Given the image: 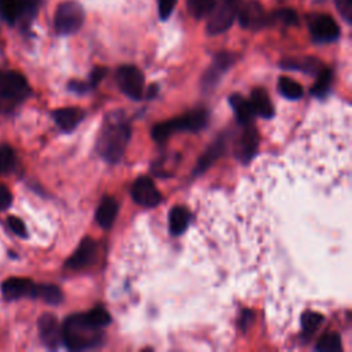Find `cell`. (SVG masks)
Segmentation results:
<instances>
[{
  "instance_id": "4316f807",
  "label": "cell",
  "mask_w": 352,
  "mask_h": 352,
  "mask_svg": "<svg viewBox=\"0 0 352 352\" xmlns=\"http://www.w3.org/2000/svg\"><path fill=\"white\" fill-rule=\"evenodd\" d=\"M278 89L279 92L292 100L300 99L302 96V87L300 85V82H297L296 80L290 78V77H279L278 80Z\"/></svg>"
},
{
  "instance_id": "e0dca14e",
  "label": "cell",
  "mask_w": 352,
  "mask_h": 352,
  "mask_svg": "<svg viewBox=\"0 0 352 352\" xmlns=\"http://www.w3.org/2000/svg\"><path fill=\"white\" fill-rule=\"evenodd\" d=\"M84 117H85V111L78 107H63L52 111V118L55 124L63 132L73 131L82 121Z\"/></svg>"
},
{
  "instance_id": "d590c367",
  "label": "cell",
  "mask_w": 352,
  "mask_h": 352,
  "mask_svg": "<svg viewBox=\"0 0 352 352\" xmlns=\"http://www.w3.org/2000/svg\"><path fill=\"white\" fill-rule=\"evenodd\" d=\"M12 202V194L8 190V187L3 183H0V210H6L10 208Z\"/></svg>"
},
{
  "instance_id": "d6a6232c",
  "label": "cell",
  "mask_w": 352,
  "mask_h": 352,
  "mask_svg": "<svg viewBox=\"0 0 352 352\" xmlns=\"http://www.w3.org/2000/svg\"><path fill=\"white\" fill-rule=\"evenodd\" d=\"M7 224H8V227L11 228V231H12L16 236L28 238V230H26V226H25V223H23L19 217L8 216V219H7Z\"/></svg>"
},
{
  "instance_id": "7402d4cb",
  "label": "cell",
  "mask_w": 352,
  "mask_h": 352,
  "mask_svg": "<svg viewBox=\"0 0 352 352\" xmlns=\"http://www.w3.org/2000/svg\"><path fill=\"white\" fill-rule=\"evenodd\" d=\"M228 102L235 113V117L238 120V122L241 125H246L253 122V117H254V111L252 109V104L248 99H245L242 95L239 94H232L228 98Z\"/></svg>"
},
{
  "instance_id": "30bf717a",
  "label": "cell",
  "mask_w": 352,
  "mask_h": 352,
  "mask_svg": "<svg viewBox=\"0 0 352 352\" xmlns=\"http://www.w3.org/2000/svg\"><path fill=\"white\" fill-rule=\"evenodd\" d=\"M236 18L243 29L258 30L264 26H268V14H265L261 3L257 0H248L241 3Z\"/></svg>"
},
{
  "instance_id": "e575fe53",
  "label": "cell",
  "mask_w": 352,
  "mask_h": 352,
  "mask_svg": "<svg viewBox=\"0 0 352 352\" xmlns=\"http://www.w3.org/2000/svg\"><path fill=\"white\" fill-rule=\"evenodd\" d=\"M157 1H158L160 19L161 21H166L170 16V14H172L177 0H157Z\"/></svg>"
},
{
  "instance_id": "f35d334b",
  "label": "cell",
  "mask_w": 352,
  "mask_h": 352,
  "mask_svg": "<svg viewBox=\"0 0 352 352\" xmlns=\"http://www.w3.org/2000/svg\"><path fill=\"white\" fill-rule=\"evenodd\" d=\"M252 319H253V312H252V311H249V309L242 311L241 320H239V322H241V329H242V330H246L248 326L250 324Z\"/></svg>"
},
{
  "instance_id": "8992f818",
  "label": "cell",
  "mask_w": 352,
  "mask_h": 352,
  "mask_svg": "<svg viewBox=\"0 0 352 352\" xmlns=\"http://www.w3.org/2000/svg\"><path fill=\"white\" fill-rule=\"evenodd\" d=\"M40 8V0H0V16L10 25H29Z\"/></svg>"
},
{
  "instance_id": "8d00e7d4",
  "label": "cell",
  "mask_w": 352,
  "mask_h": 352,
  "mask_svg": "<svg viewBox=\"0 0 352 352\" xmlns=\"http://www.w3.org/2000/svg\"><path fill=\"white\" fill-rule=\"evenodd\" d=\"M106 74H107V67H103V66L94 67L91 74H89V85L94 88L95 85H98L104 78Z\"/></svg>"
},
{
  "instance_id": "83f0119b",
  "label": "cell",
  "mask_w": 352,
  "mask_h": 352,
  "mask_svg": "<svg viewBox=\"0 0 352 352\" xmlns=\"http://www.w3.org/2000/svg\"><path fill=\"white\" fill-rule=\"evenodd\" d=\"M342 349L341 338L338 333H326L323 334L315 345V351L318 352H340Z\"/></svg>"
},
{
  "instance_id": "836d02e7",
  "label": "cell",
  "mask_w": 352,
  "mask_h": 352,
  "mask_svg": "<svg viewBox=\"0 0 352 352\" xmlns=\"http://www.w3.org/2000/svg\"><path fill=\"white\" fill-rule=\"evenodd\" d=\"M334 3L341 18L346 23H351L352 22V0H334Z\"/></svg>"
},
{
  "instance_id": "5b68a950",
  "label": "cell",
  "mask_w": 352,
  "mask_h": 352,
  "mask_svg": "<svg viewBox=\"0 0 352 352\" xmlns=\"http://www.w3.org/2000/svg\"><path fill=\"white\" fill-rule=\"evenodd\" d=\"M241 3L242 0H220L216 3L208 15L209 19L206 23V33L210 36H217L227 32L236 19Z\"/></svg>"
},
{
  "instance_id": "f546056e",
  "label": "cell",
  "mask_w": 352,
  "mask_h": 352,
  "mask_svg": "<svg viewBox=\"0 0 352 352\" xmlns=\"http://www.w3.org/2000/svg\"><path fill=\"white\" fill-rule=\"evenodd\" d=\"M15 151L8 144L0 146V175H8L15 169Z\"/></svg>"
},
{
  "instance_id": "ac0fdd59",
  "label": "cell",
  "mask_w": 352,
  "mask_h": 352,
  "mask_svg": "<svg viewBox=\"0 0 352 352\" xmlns=\"http://www.w3.org/2000/svg\"><path fill=\"white\" fill-rule=\"evenodd\" d=\"M117 214H118V202H117V199L113 198V197H104L100 201V204L96 209L95 220L102 228L107 230L113 226Z\"/></svg>"
},
{
  "instance_id": "9a60e30c",
  "label": "cell",
  "mask_w": 352,
  "mask_h": 352,
  "mask_svg": "<svg viewBox=\"0 0 352 352\" xmlns=\"http://www.w3.org/2000/svg\"><path fill=\"white\" fill-rule=\"evenodd\" d=\"M98 253V243L92 238H84L76 252L66 260L65 265L70 270H81L92 264Z\"/></svg>"
},
{
  "instance_id": "d6986e66",
  "label": "cell",
  "mask_w": 352,
  "mask_h": 352,
  "mask_svg": "<svg viewBox=\"0 0 352 352\" xmlns=\"http://www.w3.org/2000/svg\"><path fill=\"white\" fill-rule=\"evenodd\" d=\"M226 139L224 136H220L216 142H213L206 150L205 153L199 157V160L197 161L195 169H194V176H198L201 173H204L226 150Z\"/></svg>"
},
{
  "instance_id": "3957f363",
  "label": "cell",
  "mask_w": 352,
  "mask_h": 352,
  "mask_svg": "<svg viewBox=\"0 0 352 352\" xmlns=\"http://www.w3.org/2000/svg\"><path fill=\"white\" fill-rule=\"evenodd\" d=\"M208 122V111L205 109H194L183 116L155 124L151 129V138L157 143H164L169 136L177 131L198 132L205 128Z\"/></svg>"
},
{
  "instance_id": "277c9868",
  "label": "cell",
  "mask_w": 352,
  "mask_h": 352,
  "mask_svg": "<svg viewBox=\"0 0 352 352\" xmlns=\"http://www.w3.org/2000/svg\"><path fill=\"white\" fill-rule=\"evenodd\" d=\"M85 19L82 6L76 0L62 1L54 16V28L58 34L69 36L80 30Z\"/></svg>"
},
{
  "instance_id": "4dcf8cb0",
  "label": "cell",
  "mask_w": 352,
  "mask_h": 352,
  "mask_svg": "<svg viewBox=\"0 0 352 352\" xmlns=\"http://www.w3.org/2000/svg\"><path fill=\"white\" fill-rule=\"evenodd\" d=\"M323 322V315L315 311H307L301 315V327L305 336H311Z\"/></svg>"
},
{
  "instance_id": "52a82bcc",
  "label": "cell",
  "mask_w": 352,
  "mask_h": 352,
  "mask_svg": "<svg viewBox=\"0 0 352 352\" xmlns=\"http://www.w3.org/2000/svg\"><path fill=\"white\" fill-rule=\"evenodd\" d=\"M30 94L26 78L15 70H0V102L16 104Z\"/></svg>"
},
{
  "instance_id": "ffe728a7",
  "label": "cell",
  "mask_w": 352,
  "mask_h": 352,
  "mask_svg": "<svg viewBox=\"0 0 352 352\" xmlns=\"http://www.w3.org/2000/svg\"><path fill=\"white\" fill-rule=\"evenodd\" d=\"M250 104L254 111V114L263 117V118H271L274 117V106L271 103V99L264 88H254L250 92Z\"/></svg>"
},
{
  "instance_id": "2e32d148",
  "label": "cell",
  "mask_w": 352,
  "mask_h": 352,
  "mask_svg": "<svg viewBox=\"0 0 352 352\" xmlns=\"http://www.w3.org/2000/svg\"><path fill=\"white\" fill-rule=\"evenodd\" d=\"M34 285L26 278H8L1 285V294L6 300H18L22 297H33Z\"/></svg>"
},
{
  "instance_id": "1f68e13d",
  "label": "cell",
  "mask_w": 352,
  "mask_h": 352,
  "mask_svg": "<svg viewBox=\"0 0 352 352\" xmlns=\"http://www.w3.org/2000/svg\"><path fill=\"white\" fill-rule=\"evenodd\" d=\"M85 314L89 318V320L94 322L99 327H104V326L110 324V322H111L110 314L103 307H95L94 309H91V311H88Z\"/></svg>"
},
{
  "instance_id": "ab89813d",
  "label": "cell",
  "mask_w": 352,
  "mask_h": 352,
  "mask_svg": "<svg viewBox=\"0 0 352 352\" xmlns=\"http://www.w3.org/2000/svg\"><path fill=\"white\" fill-rule=\"evenodd\" d=\"M157 94V85H151L147 91V98L148 99H153V96Z\"/></svg>"
},
{
  "instance_id": "7a4b0ae2",
  "label": "cell",
  "mask_w": 352,
  "mask_h": 352,
  "mask_svg": "<svg viewBox=\"0 0 352 352\" xmlns=\"http://www.w3.org/2000/svg\"><path fill=\"white\" fill-rule=\"evenodd\" d=\"M102 327L89 320L85 312L67 316L62 324V342L70 351H85L103 344Z\"/></svg>"
},
{
  "instance_id": "4fadbf2b",
  "label": "cell",
  "mask_w": 352,
  "mask_h": 352,
  "mask_svg": "<svg viewBox=\"0 0 352 352\" xmlns=\"http://www.w3.org/2000/svg\"><path fill=\"white\" fill-rule=\"evenodd\" d=\"M234 62H235V56L232 54L219 52L202 77V88L204 89L213 88Z\"/></svg>"
},
{
  "instance_id": "8fae6325",
  "label": "cell",
  "mask_w": 352,
  "mask_h": 352,
  "mask_svg": "<svg viewBox=\"0 0 352 352\" xmlns=\"http://www.w3.org/2000/svg\"><path fill=\"white\" fill-rule=\"evenodd\" d=\"M131 195L136 204L144 208H155L162 201L161 192L147 176H140L133 182Z\"/></svg>"
},
{
  "instance_id": "9c48e42d",
  "label": "cell",
  "mask_w": 352,
  "mask_h": 352,
  "mask_svg": "<svg viewBox=\"0 0 352 352\" xmlns=\"http://www.w3.org/2000/svg\"><path fill=\"white\" fill-rule=\"evenodd\" d=\"M116 81L121 92H124L128 98L133 100H140L143 98L144 77L136 66H120L116 72Z\"/></svg>"
},
{
  "instance_id": "d4e9b609",
  "label": "cell",
  "mask_w": 352,
  "mask_h": 352,
  "mask_svg": "<svg viewBox=\"0 0 352 352\" xmlns=\"http://www.w3.org/2000/svg\"><path fill=\"white\" fill-rule=\"evenodd\" d=\"M280 23L283 26H294L298 23V15L292 8H279L268 14V26Z\"/></svg>"
},
{
  "instance_id": "74e56055",
  "label": "cell",
  "mask_w": 352,
  "mask_h": 352,
  "mask_svg": "<svg viewBox=\"0 0 352 352\" xmlns=\"http://www.w3.org/2000/svg\"><path fill=\"white\" fill-rule=\"evenodd\" d=\"M92 87L89 85V82H84V81H70L69 82V89L76 92V94H85L91 89Z\"/></svg>"
},
{
  "instance_id": "7c38bea8",
  "label": "cell",
  "mask_w": 352,
  "mask_h": 352,
  "mask_svg": "<svg viewBox=\"0 0 352 352\" xmlns=\"http://www.w3.org/2000/svg\"><path fill=\"white\" fill-rule=\"evenodd\" d=\"M38 334L43 344L50 349H56L62 344V324L52 314H43L37 322Z\"/></svg>"
},
{
  "instance_id": "44dd1931",
  "label": "cell",
  "mask_w": 352,
  "mask_h": 352,
  "mask_svg": "<svg viewBox=\"0 0 352 352\" xmlns=\"http://www.w3.org/2000/svg\"><path fill=\"white\" fill-rule=\"evenodd\" d=\"M280 66L287 70H298L308 74H318L322 69L319 59L314 56H301V58H287L280 62Z\"/></svg>"
},
{
  "instance_id": "5bb4252c",
  "label": "cell",
  "mask_w": 352,
  "mask_h": 352,
  "mask_svg": "<svg viewBox=\"0 0 352 352\" xmlns=\"http://www.w3.org/2000/svg\"><path fill=\"white\" fill-rule=\"evenodd\" d=\"M242 126H243V129H242L241 136L236 140L235 153H236V157L242 162H249L257 151L258 133H257L253 122L242 125Z\"/></svg>"
},
{
  "instance_id": "cb8c5ba5",
  "label": "cell",
  "mask_w": 352,
  "mask_h": 352,
  "mask_svg": "<svg viewBox=\"0 0 352 352\" xmlns=\"http://www.w3.org/2000/svg\"><path fill=\"white\" fill-rule=\"evenodd\" d=\"M33 298H41L47 304L51 305H58L63 300V293L62 290L51 283H41V285H34V293Z\"/></svg>"
},
{
  "instance_id": "603a6c76",
  "label": "cell",
  "mask_w": 352,
  "mask_h": 352,
  "mask_svg": "<svg viewBox=\"0 0 352 352\" xmlns=\"http://www.w3.org/2000/svg\"><path fill=\"white\" fill-rule=\"evenodd\" d=\"M190 223V213L183 206H173L169 212V231L172 235H182Z\"/></svg>"
},
{
  "instance_id": "ba28073f",
  "label": "cell",
  "mask_w": 352,
  "mask_h": 352,
  "mask_svg": "<svg viewBox=\"0 0 352 352\" xmlns=\"http://www.w3.org/2000/svg\"><path fill=\"white\" fill-rule=\"evenodd\" d=\"M307 22L311 37L315 43L324 44L338 40L341 32L338 23L333 16L322 12H315L307 15Z\"/></svg>"
},
{
  "instance_id": "484cf974",
  "label": "cell",
  "mask_w": 352,
  "mask_h": 352,
  "mask_svg": "<svg viewBox=\"0 0 352 352\" xmlns=\"http://www.w3.org/2000/svg\"><path fill=\"white\" fill-rule=\"evenodd\" d=\"M316 76L318 77H316L315 84L311 88V94L318 98H322V96L327 95L330 91V85L333 81V72L330 69L322 67Z\"/></svg>"
},
{
  "instance_id": "6da1fadb",
  "label": "cell",
  "mask_w": 352,
  "mask_h": 352,
  "mask_svg": "<svg viewBox=\"0 0 352 352\" xmlns=\"http://www.w3.org/2000/svg\"><path fill=\"white\" fill-rule=\"evenodd\" d=\"M131 139V125L122 111L107 114L96 143L99 155L109 164L121 160Z\"/></svg>"
},
{
  "instance_id": "f1b7e54d",
  "label": "cell",
  "mask_w": 352,
  "mask_h": 352,
  "mask_svg": "<svg viewBox=\"0 0 352 352\" xmlns=\"http://www.w3.org/2000/svg\"><path fill=\"white\" fill-rule=\"evenodd\" d=\"M216 0H187V11L195 19H202L213 10Z\"/></svg>"
}]
</instances>
